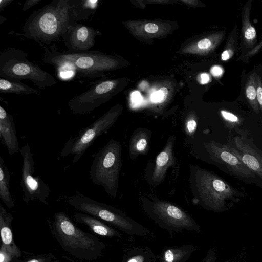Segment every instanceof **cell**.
<instances>
[{"label":"cell","mask_w":262,"mask_h":262,"mask_svg":"<svg viewBox=\"0 0 262 262\" xmlns=\"http://www.w3.org/2000/svg\"><path fill=\"white\" fill-rule=\"evenodd\" d=\"M201 79L202 83H206L209 81V76L206 73H203L201 75Z\"/></svg>","instance_id":"cell-42"},{"label":"cell","mask_w":262,"mask_h":262,"mask_svg":"<svg viewBox=\"0 0 262 262\" xmlns=\"http://www.w3.org/2000/svg\"><path fill=\"white\" fill-rule=\"evenodd\" d=\"M100 34L99 31L92 27L75 23L71 26L62 39L68 51L85 52L93 47L96 36Z\"/></svg>","instance_id":"cell-13"},{"label":"cell","mask_w":262,"mask_h":262,"mask_svg":"<svg viewBox=\"0 0 262 262\" xmlns=\"http://www.w3.org/2000/svg\"><path fill=\"white\" fill-rule=\"evenodd\" d=\"M141 206L149 218L169 233L200 231V225L195 220L173 203L157 198H144L141 199Z\"/></svg>","instance_id":"cell-8"},{"label":"cell","mask_w":262,"mask_h":262,"mask_svg":"<svg viewBox=\"0 0 262 262\" xmlns=\"http://www.w3.org/2000/svg\"><path fill=\"white\" fill-rule=\"evenodd\" d=\"M251 1L244 6L241 14V57L252 50L256 45L257 33L250 21Z\"/></svg>","instance_id":"cell-17"},{"label":"cell","mask_w":262,"mask_h":262,"mask_svg":"<svg viewBox=\"0 0 262 262\" xmlns=\"http://www.w3.org/2000/svg\"><path fill=\"white\" fill-rule=\"evenodd\" d=\"M216 259L217 257L214 250L212 248H210L203 260V262H215Z\"/></svg>","instance_id":"cell-31"},{"label":"cell","mask_w":262,"mask_h":262,"mask_svg":"<svg viewBox=\"0 0 262 262\" xmlns=\"http://www.w3.org/2000/svg\"><path fill=\"white\" fill-rule=\"evenodd\" d=\"M71 15L68 0H53L34 10L23 26L21 33L41 46L49 45L63 38L75 24Z\"/></svg>","instance_id":"cell-1"},{"label":"cell","mask_w":262,"mask_h":262,"mask_svg":"<svg viewBox=\"0 0 262 262\" xmlns=\"http://www.w3.org/2000/svg\"><path fill=\"white\" fill-rule=\"evenodd\" d=\"M141 98V96L139 92H135L132 95V99L133 101L137 102L139 101Z\"/></svg>","instance_id":"cell-41"},{"label":"cell","mask_w":262,"mask_h":262,"mask_svg":"<svg viewBox=\"0 0 262 262\" xmlns=\"http://www.w3.org/2000/svg\"><path fill=\"white\" fill-rule=\"evenodd\" d=\"M6 20V18L5 17H3L0 15V25H1Z\"/></svg>","instance_id":"cell-44"},{"label":"cell","mask_w":262,"mask_h":262,"mask_svg":"<svg viewBox=\"0 0 262 262\" xmlns=\"http://www.w3.org/2000/svg\"><path fill=\"white\" fill-rule=\"evenodd\" d=\"M41 0H26L24 4L22 10L24 11H26L27 10L30 9L31 7L37 5Z\"/></svg>","instance_id":"cell-35"},{"label":"cell","mask_w":262,"mask_h":262,"mask_svg":"<svg viewBox=\"0 0 262 262\" xmlns=\"http://www.w3.org/2000/svg\"><path fill=\"white\" fill-rule=\"evenodd\" d=\"M256 93L259 107L262 112V78L257 74L256 76Z\"/></svg>","instance_id":"cell-29"},{"label":"cell","mask_w":262,"mask_h":262,"mask_svg":"<svg viewBox=\"0 0 262 262\" xmlns=\"http://www.w3.org/2000/svg\"><path fill=\"white\" fill-rule=\"evenodd\" d=\"M20 49L9 48L0 53V77L13 81L29 80L40 89L51 87L56 80L50 73L28 60Z\"/></svg>","instance_id":"cell-5"},{"label":"cell","mask_w":262,"mask_h":262,"mask_svg":"<svg viewBox=\"0 0 262 262\" xmlns=\"http://www.w3.org/2000/svg\"><path fill=\"white\" fill-rule=\"evenodd\" d=\"M13 0H0V11H2L4 9L10 5Z\"/></svg>","instance_id":"cell-39"},{"label":"cell","mask_w":262,"mask_h":262,"mask_svg":"<svg viewBox=\"0 0 262 262\" xmlns=\"http://www.w3.org/2000/svg\"><path fill=\"white\" fill-rule=\"evenodd\" d=\"M74 217L77 222L86 225L90 230L99 235L106 237H122L121 234L117 230L89 214L75 212Z\"/></svg>","instance_id":"cell-19"},{"label":"cell","mask_w":262,"mask_h":262,"mask_svg":"<svg viewBox=\"0 0 262 262\" xmlns=\"http://www.w3.org/2000/svg\"><path fill=\"white\" fill-rule=\"evenodd\" d=\"M0 93L21 95L28 94L39 95L40 93L38 90L31 88L21 81H10L1 78Z\"/></svg>","instance_id":"cell-25"},{"label":"cell","mask_w":262,"mask_h":262,"mask_svg":"<svg viewBox=\"0 0 262 262\" xmlns=\"http://www.w3.org/2000/svg\"><path fill=\"white\" fill-rule=\"evenodd\" d=\"M205 147L210 159L228 173L242 178L255 177V174L230 151L228 146L212 141Z\"/></svg>","instance_id":"cell-12"},{"label":"cell","mask_w":262,"mask_h":262,"mask_svg":"<svg viewBox=\"0 0 262 262\" xmlns=\"http://www.w3.org/2000/svg\"><path fill=\"white\" fill-rule=\"evenodd\" d=\"M234 143V147L228 146L230 151L251 171L262 179V155L249 144L244 143L239 137L235 138Z\"/></svg>","instance_id":"cell-15"},{"label":"cell","mask_w":262,"mask_h":262,"mask_svg":"<svg viewBox=\"0 0 262 262\" xmlns=\"http://www.w3.org/2000/svg\"><path fill=\"white\" fill-rule=\"evenodd\" d=\"M220 114L223 120L230 127H234L239 125L242 122L239 117L229 111L222 110L220 111Z\"/></svg>","instance_id":"cell-28"},{"label":"cell","mask_w":262,"mask_h":262,"mask_svg":"<svg viewBox=\"0 0 262 262\" xmlns=\"http://www.w3.org/2000/svg\"><path fill=\"white\" fill-rule=\"evenodd\" d=\"M156 256L147 246L128 248L125 251L121 262H156Z\"/></svg>","instance_id":"cell-23"},{"label":"cell","mask_w":262,"mask_h":262,"mask_svg":"<svg viewBox=\"0 0 262 262\" xmlns=\"http://www.w3.org/2000/svg\"><path fill=\"white\" fill-rule=\"evenodd\" d=\"M114 80H96L90 83L85 92L73 97L68 105L75 115H82L92 112L106 102L117 85Z\"/></svg>","instance_id":"cell-11"},{"label":"cell","mask_w":262,"mask_h":262,"mask_svg":"<svg viewBox=\"0 0 262 262\" xmlns=\"http://www.w3.org/2000/svg\"><path fill=\"white\" fill-rule=\"evenodd\" d=\"M66 202L76 210L104 221L127 235L145 236L151 233L149 229L127 216L120 209L82 194L68 196Z\"/></svg>","instance_id":"cell-6"},{"label":"cell","mask_w":262,"mask_h":262,"mask_svg":"<svg viewBox=\"0 0 262 262\" xmlns=\"http://www.w3.org/2000/svg\"><path fill=\"white\" fill-rule=\"evenodd\" d=\"M196 127L197 123L194 119H192L189 120L186 125L187 133L189 134L194 133L196 129Z\"/></svg>","instance_id":"cell-32"},{"label":"cell","mask_w":262,"mask_h":262,"mask_svg":"<svg viewBox=\"0 0 262 262\" xmlns=\"http://www.w3.org/2000/svg\"><path fill=\"white\" fill-rule=\"evenodd\" d=\"M52 227L62 248L76 258L90 260L102 255L104 244L77 227L64 212L55 213Z\"/></svg>","instance_id":"cell-3"},{"label":"cell","mask_w":262,"mask_h":262,"mask_svg":"<svg viewBox=\"0 0 262 262\" xmlns=\"http://www.w3.org/2000/svg\"><path fill=\"white\" fill-rule=\"evenodd\" d=\"M12 220L13 216L11 214L7 212L0 204V230L2 245L5 246L14 257H19L21 256V251L14 243L11 230Z\"/></svg>","instance_id":"cell-18"},{"label":"cell","mask_w":262,"mask_h":262,"mask_svg":"<svg viewBox=\"0 0 262 262\" xmlns=\"http://www.w3.org/2000/svg\"><path fill=\"white\" fill-rule=\"evenodd\" d=\"M1 142L5 145L8 154L12 156L19 152V143L13 116L0 106Z\"/></svg>","instance_id":"cell-16"},{"label":"cell","mask_w":262,"mask_h":262,"mask_svg":"<svg viewBox=\"0 0 262 262\" xmlns=\"http://www.w3.org/2000/svg\"><path fill=\"white\" fill-rule=\"evenodd\" d=\"M159 92H160V93L161 94L162 99V102H163V101H164L165 100V99L167 97V96L168 94L167 89L166 88H164V87L162 88L159 90Z\"/></svg>","instance_id":"cell-40"},{"label":"cell","mask_w":262,"mask_h":262,"mask_svg":"<svg viewBox=\"0 0 262 262\" xmlns=\"http://www.w3.org/2000/svg\"><path fill=\"white\" fill-rule=\"evenodd\" d=\"M99 3L98 0H68L73 20L86 21L95 13Z\"/></svg>","instance_id":"cell-21"},{"label":"cell","mask_w":262,"mask_h":262,"mask_svg":"<svg viewBox=\"0 0 262 262\" xmlns=\"http://www.w3.org/2000/svg\"><path fill=\"white\" fill-rule=\"evenodd\" d=\"M256 76L254 72L249 74L247 78L244 88L245 95L247 100L256 114L259 113V107L257 100Z\"/></svg>","instance_id":"cell-26"},{"label":"cell","mask_w":262,"mask_h":262,"mask_svg":"<svg viewBox=\"0 0 262 262\" xmlns=\"http://www.w3.org/2000/svg\"><path fill=\"white\" fill-rule=\"evenodd\" d=\"M145 30L149 33H155L158 30V27L153 23H148L145 26Z\"/></svg>","instance_id":"cell-36"},{"label":"cell","mask_w":262,"mask_h":262,"mask_svg":"<svg viewBox=\"0 0 262 262\" xmlns=\"http://www.w3.org/2000/svg\"><path fill=\"white\" fill-rule=\"evenodd\" d=\"M122 166L121 143L111 139L95 155L90 178L94 184L102 186L108 195L116 197Z\"/></svg>","instance_id":"cell-7"},{"label":"cell","mask_w":262,"mask_h":262,"mask_svg":"<svg viewBox=\"0 0 262 262\" xmlns=\"http://www.w3.org/2000/svg\"><path fill=\"white\" fill-rule=\"evenodd\" d=\"M190 186L194 204L207 210L220 213L237 203L242 193L212 172L191 166Z\"/></svg>","instance_id":"cell-2"},{"label":"cell","mask_w":262,"mask_h":262,"mask_svg":"<svg viewBox=\"0 0 262 262\" xmlns=\"http://www.w3.org/2000/svg\"><path fill=\"white\" fill-rule=\"evenodd\" d=\"M118 116L117 111L111 109L91 125L82 128L77 136L71 137L66 143L61 151V157L71 155L73 163L77 162L95 140L111 127Z\"/></svg>","instance_id":"cell-9"},{"label":"cell","mask_w":262,"mask_h":262,"mask_svg":"<svg viewBox=\"0 0 262 262\" xmlns=\"http://www.w3.org/2000/svg\"><path fill=\"white\" fill-rule=\"evenodd\" d=\"M151 99L153 101L155 102H162L161 96L159 91L155 92L152 94Z\"/></svg>","instance_id":"cell-38"},{"label":"cell","mask_w":262,"mask_h":262,"mask_svg":"<svg viewBox=\"0 0 262 262\" xmlns=\"http://www.w3.org/2000/svg\"><path fill=\"white\" fill-rule=\"evenodd\" d=\"M42 62L58 69H73L83 78L93 79L101 76L104 71L113 67L114 61L98 51L71 52L59 51L55 45L45 47Z\"/></svg>","instance_id":"cell-4"},{"label":"cell","mask_w":262,"mask_h":262,"mask_svg":"<svg viewBox=\"0 0 262 262\" xmlns=\"http://www.w3.org/2000/svg\"><path fill=\"white\" fill-rule=\"evenodd\" d=\"M262 47V40L258 44V45L256 46L252 50L248 52L246 54L244 55L243 56L239 57L237 60L243 59L246 60L247 58H249L250 56L254 55L256 53H257L260 49Z\"/></svg>","instance_id":"cell-34"},{"label":"cell","mask_w":262,"mask_h":262,"mask_svg":"<svg viewBox=\"0 0 262 262\" xmlns=\"http://www.w3.org/2000/svg\"><path fill=\"white\" fill-rule=\"evenodd\" d=\"M211 72L213 76H218L222 74L223 70L219 66H214L211 68Z\"/></svg>","instance_id":"cell-37"},{"label":"cell","mask_w":262,"mask_h":262,"mask_svg":"<svg viewBox=\"0 0 262 262\" xmlns=\"http://www.w3.org/2000/svg\"><path fill=\"white\" fill-rule=\"evenodd\" d=\"M23 158V166L20 185L23 191V200L28 203L31 200H37L48 205L47 201L51 190L49 187L38 176L35 177L34 173V161L33 154L28 143L20 149Z\"/></svg>","instance_id":"cell-10"},{"label":"cell","mask_w":262,"mask_h":262,"mask_svg":"<svg viewBox=\"0 0 262 262\" xmlns=\"http://www.w3.org/2000/svg\"><path fill=\"white\" fill-rule=\"evenodd\" d=\"M14 256L2 245L0 248V262H10Z\"/></svg>","instance_id":"cell-30"},{"label":"cell","mask_w":262,"mask_h":262,"mask_svg":"<svg viewBox=\"0 0 262 262\" xmlns=\"http://www.w3.org/2000/svg\"><path fill=\"white\" fill-rule=\"evenodd\" d=\"M150 133L146 128H140L133 133L129 143V156L135 159L138 156L147 154L150 138Z\"/></svg>","instance_id":"cell-20"},{"label":"cell","mask_w":262,"mask_h":262,"mask_svg":"<svg viewBox=\"0 0 262 262\" xmlns=\"http://www.w3.org/2000/svg\"><path fill=\"white\" fill-rule=\"evenodd\" d=\"M45 260L43 258H38V259H32L26 262H44Z\"/></svg>","instance_id":"cell-43"},{"label":"cell","mask_w":262,"mask_h":262,"mask_svg":"<svg viewBox=\"0 0 262 262\" xmlns=\"http://www.w3.org/2000/svg\"><path fill=\"white\" fill-rule=\"evenodd\" d=\"M174 142V137H169L164 148L156 158L151 177L154 186L161 184L165 179L168 169L176 164Z\"/></svg>","instance_id":"cell-14"},{"label":"cell","mask_w":262,"mask_h":262,"mask_svg":"<svg viewBox=\"0 0 262 262\" xmlns=\"http://www.w3.org/2000/svg\"><path fill=\"white\" fill-rule=\"evenodd\" d=\"M196 250L193 245L165 247L161 252L158 262H186Z\"/></svg>","instance_id":"cell-22"},{"label":"cell","mask_w":262,"mask_h":262,"mask_svg":"<svg viewBox=\"0 0 262 262\" xmlns=\"http://www.w3.org/2000/svg\"><path fill=\"white\" fill-rule=\"evenodd\" d=\"M237 30V25L235 24L229 35L225 48L221 54V58L222 61H226L230 60L235 53L238 42Z\"/></svg>","instance_id":"cell-27"},{"label":"cell","mask_w":262,"mask_h":262,"mask_svg":"<svg viewBox=\"0 0 262 262\" xmlns=\"http://www.w3.org/2000/svg\"><path fill=\"white\" fill-rule=\"evenodd\" d=\"M10 179L9 171L0 157V199L7 207L12 208L15 204L10 192Z\"/></svg>","instance_id":"cell-24"},{"label":"cell","mask_w":262,"mask_h":262,"mask_svg":"<svg viewBox=\"0 0 262 262\" xmlns=\"http://www.w3.org/2000/svg\"><path fill=\"white\" fill-rule=\"evenodd\" d=\"M198 47L201 49H208L212 46V40L209 38H204L199 41Z\"/></svg>","instance_id":"cell-33"}]
</instances>
